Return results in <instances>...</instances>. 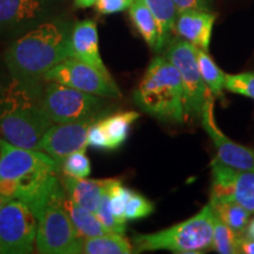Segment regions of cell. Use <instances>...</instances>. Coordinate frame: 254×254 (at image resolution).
I'll use <instances>...</instances> for the list:
<instances>
[{
    "label": "cell",
    "mask_w": 254,
    "mask_h": 254,
    "mask_svg": "<svg viewBox=\"0 0 254 254\" xmlns=\"http://www.w3.org/2000/svg\"><path fill=\"white\" fill-rule=\"evenodd\" d=\"M135 104L161 120L183 123L184 91L180 73L165 57H155L136 86Z\"/></svg>",
    "instance_id": "277c9868"
},
{
    "label": "cell",
    "mask_w": 254,
    "mask_h": 254,
    "mask_svg": "<svg viewBox=\"0 0 254 254\" xmlns=\"http://www.w3.org/2000/svg\"><path fill=\"white\" fill-rule=\"evenodd\" d=\"M212 201H236L254 213V171H240L212 163Z\"/></svg>",
    "instance_id": "8fae6325"
},
{
    "label": "cell",
    "mask_w": 254,
    "mask_h": 254,
    "mask_svg": "<svg viewBox=\"0 0 254 254\" xmlns=\"http://www.w3.org/2000/svg\"><path fill=\"white\" fill-rule=\"evenodd\" d=\"M213 94L208 92L201 113V124L213 140L221 164L240 171H254V150L233 141L221 132L214 119Z\"/></svg>",
    "instance_id": "7c38bea8"
},
{
    "label": "cell",
    "mask_w": 254,
    "mask_h": 254,
    "mask_svg": "<svg viewBox=\"0 0 254 254\" xmlns=\"http://www.w3.org/2000/svg\"><path fill=\"white\" fill-rule=\"evenodd\" d=\"M41 88V104L53 124H66L98 118L103 111L101 97L46 81Z\"/></svg>",
    "instance_id": "52a82bcc"
},
{
    "label": "cell",
    "mask_w": 254,
    "mask_h": 254,
    "mask_svg": "<svg viewBox=\"0 0 254 254\" xmlns=\"http://www.w3.org/2000/svg\"><path fill=\"white\" fill-rule=\"evenodd\" d=\"M111 179L107 180L106 186L101 193V198L99 201V206H98L97 212L95 214L98 215L99 220L103 222V225L112 233H118V234H124L125 233V225L120 224V222L117 220L116 217H114L112 213V209H111L110 205V194H109V185H110Z\"/></svg>",
    "instance_id": "83f0119b"
},
{
    "label": "cell",
    "mask_w": 254,
    "mask_h": 254,
    "mask_svg": "<svg viewBox=\"0 0 254 254\" xmlns=\"http://www.w3.org/2000/svg\"><path fill=\"white\" fill-rule=\"evenodd\" d=\"M225 88L232 93L245 95L254 100V72L226 74Z\"/></svg>",
    "instance_id": "f1b7e54d"
},
{
    "label": "cell",
    "mask_w": 254,
    "mask_h": 254,
    "mask_svg": "<svg viewBox=\"0 0 254 254\" xmlns=\"http://www.w3.org/2000/svg\"><path fill=\"white\" fill-rule=\"evenodd\" d=\"M38 219L20 200H6L0 211V253L28 254L36 250Z\"/></svg>",
    "instance_id": "9c48e42d"
},
{
    "label": "cell",
    "mask_w": 254,
    "mask_h": 254,
    "mask_svg": "<svg viewBox=\"0 0 254 254\" xmlns=\"http://www.w3.org/2000/svg\"><path fill=\"white\" fill-rule=\"evenodd\" d=\"M71 57L103 72H109L100 57L99 37L95 21L87 19L78 23L69 34Z\"/></svg>",
    "instance_id": "5bb4252c"
},
{
    "label": "cell",
    "mask_w": 254,
    "mask_h": 254,
    "mask_svg": "<svg viewBox=\"0 0 254 254\" xmlns=\"http://www.w3.org/2000/svg\"><path fill=\"white\" fill-rule=\"evenodd\" d=\"M133 0H97L95 8L100 14H114L129 8Z\"/></svg>",
    "instance_id": "1f68e13d"
},
{
    "label": "cell",
    "mask_w": 254,
    "mask_h": 254,
    "mask_svg": "<svg viewBox=\"0 0 254 254\" xmlns=\"http://www.w3.org/2000/svg\"><path fill=\"white\" fill-rule=\"evenodd\" d=\"M247 236L254 239V219L250 222L249 226H247Z\"/></svg>",
    "instance_id": "d590c367"
},
{
    "label": "cell",
    "mask_w": 254,
    "mask_h": 254,
    "mask_svg": "<svg viewBox=\"0 0 254 254\" xmlns=\"http://www.w3.org/2000/svg\"><path fill=\"white\" fill-rule=\"evenodd\" d=\"M81 253L84 254H131L133 245L124 234L109 233L104 236L82 238Z\"/></svg>",
    "instance_id": "44dd1931"
},
{
    "label": "cell",
    "mask_w": 254,
    "mask_h": 254,
    "mask_svg": "<svg viewBox=\"0 0 254 254\" xmlns=\"http://www.w3.org/2000/svg\"><path fill=\"white\" fill-rule=\"evenodd\" d=\"M107 180L109 179H77L66 177L63 184L66 195L72 201L95 213Z\"/></svg>",
    "instance_id": "e0dca14e"
},
{
    "label": "cell",
    "mask_w": 254,
    "mask_h": 254,
    "mask_svg": "<svg viewBox=\"0 0 254 254\" xmlns=\"http://www.w3.org/2000/svg\"><path fill=\"white\" fill-rule=\"evenodd\" d=\"M241 236H244V234H238L237 232H234L214 214L212 249L215 252L220 254H238L239 253V240Z\"/></svg>",
    "instance_id": "d4e9b609"
},
{
    "label": "cell",
    "mask_w": 254,
    "mask_h": 254,
    "mask_svg": "<svg viewBox=\"0 0 254 254\" xmlns=\"http://www.w3.org/2000/svg\"><path fill=\"white\" fill-rule=\"evenodd\" d=\"M45 12V0H0V33L27 26Z\"/></svg>",
    "instance_id": "2e32d148"
},
{
    "label": "cell",
    "mask_w": 254,
    "mask_h": 254,
    "mask_svg": "<svg viewBox=\"0 0 254 254\" xmlns=\"http://www.w3.org/2000/svg\"><path fill=\"white\" fill-rule=\"evenodd\" d=\"M5 201H6V200H5L4 198H2L1 195H0V211H1V207H2V206H4Z\"/></svg>",
    "instance_id": "8d00e7d4"
},
{
    "label": "cell",
    "mask_w": 254,
    "mask_h": 254,
    "mask_svg": "<svg viewBox=\"0 0 254 254\" xmlns=\"http://www.w3.org/2000/svg\"><path fill=\"white\" fill-rule=\"evenodd\" d=\"M154 205L150 200L146 199L140 193H136L131 190L128 200H127L125 215L127 220H136L147 217L153 213Z\"/></svg>",
    "instance_id": "f546056e"
},
{
    "label": "cell",
    "mask_w": 254,
    "mask_h": 254,
    "mask_svg": "<svg viewBox=\"0 0 254 254\" xmlns=\"http://www.w3.org/2000/svg\"><path fill=\"white\" fill-rule=\"evenodd\" d=\"M239 253L254 254V239L249 236H241L239 240Z\"/></svg>",
    "instance_id": "836d02e7"
},
{
    "label": "cell",
    "mask_w": 254,
    "mask_h": 254,
    "mask_svg": "<svg viewBox=\"0 0 254 254\" xmlns=\"http://www.w3.org/2000/svg\"><path fill=\"white\" fill-rule=\"evenodd\" d=\"M196 58H198L200 74L206 86L215 99H221L224 97L226 74L221 71L206 51L196 49Z\"/></svg>",
    "instance_id": "cb8c5ba5"
},
{
    "label": "cell",
    "mask_w": 254,
    "mask_h": 254,
    "mask_svg": "<svg viewBox=\"0 0 254 254\" xmlns=\"http://www.w3.org/2000/svg\"><path fill=\"white\" fill-rule=\"evenodd\" d=\"M214 214L238 234H244L249 225L251 212L236 201H212L209 200Z\"/></svg>",
    "instance_id": "7402d4cb"
},
{
    "label": "cell",
    "mask_w": 254,
    "mask_h": 254,
    "mask_svg": "<svg viewBox=\"0 0 254 254\" xmlns=\"http://www.w3.org/2000/svg\"><path fill=\"white\" fill-rule=\"evenodd\" d=\"M69 57V34L66 28L47 21L12 43L5 53V64L12 80L41 84L47 71Z\"/></svg>",
    "instance_id": "7a4b0ae2"
},
{
    "label": "cell",
    "mask_w": 254,
    "mask_h": 254,
    "mask_svg": "<svg viewBox=\"0 0 254 254\" xmlns=\"http://www.w3.org/2000/svg\"><path fill=\"white\" fill-rule=\"evenodd\" d=\"M214 213L211 204L204 206L187 220L150 234L133 237V249L142 251H171L174 253H200L212 249Z\"/></svg>",
    "instance_id": "5b68a950"
},
{
    "label": "cell",
    "mask_w": 254,
    "mask_h": 254,
    "mask_svg": "<svg viewBox=\"0 0 254 254\" xmlns=\"http://www.w3.org/2000/svg\"><path fill=\"white\" fill-rule=\"evenodd\" d=\"M64 207L68 213L73 226L75 227L81 238L98 237L112 233L104 226L103 222L99 220L94 212L88 211V209L75 204L67 195H65L64 198Z\"/></svg>",
    "instance_id": "d6986e66"
},
{
    "label": "cell",
    "mask_w": 254,
    "mask_h": 254,
    "mask_svg": "<svg viewBox=\"0 0 254 254\" xmlns=\"http://www.w3.org/2000/svg\"><path fill=\"white\" fill-rule=\"evenodd\" d=\"M215 19L217 17L211 11L180 12L178 13L174 31L196 49L208 52Z\"/></svg>",
    "instance_id": "9a60e30c"
},
{
    "label": "cell",
    "mask_w": 254,
    "mask_h": 254,
    "mask_svg": "<svg viewBox=\"0 0 254 254\" xmlns=\"http://www.w3.org/2000/svg\"><path fill=\"white\" fill-rule=\"evenodd\" d=\"M60 171L65 177L85 179L91 174V161L86 155V150L75 151L68 154L60 163Z\"/></svg>",
    "instance_id": "484cf974"
},
{
    "label": "cell",
    "mask_w": 254,
    "mask_h": 254,
    "mask_svg": "<svg viewBox=\"0 0 254 254\" xmlns=\"http://www.w3.org/2000/svg\"><path fill=\"white\" fill-rule=\"evenodd\" d=\"M129 193H131V190L126 189L119 179H111L109 185L111 209H112V213L117 220L123 225H126L127 220L125 209Z\"/></svg>",
    "instance_id": "4316f807"
},
{
    "label": "cell",
    "mask_w": 254,
    "mask_h": 254,
    "mask_svg": "<svg viewBox=\"0 0 254 254\" xmlns=\"http://www.w3.org/2000/svg\"><path fill=\"white\" fill-rule=\"evenodd\" d=\"M87 146L98 150H109L106 135H105L103 127H101L99 120H95L88 128L87 132Z\"/></svg>",
    "instance_id": "4dcf8cb0"
},
{
    "label": "cell",
    "mask_w": 254,
    "mask_h": 254,
    "mask_svg": "<svg viewBox=\"0 0 254 254\" xmlns=\"http://www.w3.org/2000/svg\"><path fill=\"white\" fill-rule=\"evenodd\" d=\"M41 84L13 80L0 93V138L25 148L39 147L53 125L41 104Z\"/></svg>",
    "instance_id": "3957f363"
},
{
    "label": "cell",
    "mask_w": 254,
    "mask_h": 254,
    "mask_svg": "<svg viewBox=\"0 0 254 254\" xmlns=\"http://www.w3.org/2000/svg\"><path fill=\"white\" fill-rule=\"evenodd\" d=\"M95 120L97 118L53 124L41 138L38 150L44 151L60 164L73 152L86 150L88 128Z\"/></svg>",
    "instance_id": "4fadbf2b"
},
{
    "label": "cell",
    "mask_w": 254,
    "mask_h": 254,
    "mask_svg": "<svg viewBox=\"0 0 254 254\" xmlns=\"http://www.w3.org/2000/svg\"><path fill=\"white\" fill-rule=\"evenodd\" d=\"M97 0H74L75 7L78 8H87L91 7V6L95 5Z\"/></svg>",
    "instance_id": "e575fe53"
},
{
    "label": "cell",
    "mask_w": 254,
    "mask_h": 254,
    "mask_svg": "<svg viewBox=\"0 0 254 254\" xmlns=\"http://www.w3.org/2000/svg\"><path fill=\"white\" fill-rule=\"evenodd\" d=\"M43 81L59 82L65 86L101 98L122 97V92L110 72L100 71L72 57L63 60L47 71L43 77Z\"/></svg>",
    "instance_id": "30bf717a"
},
{
    "label": "cell",
    "mask_w": 254,
    "mask_h": 254,
    "mask_svg": "<svg viewBox=\"0 0 254 254\" xmlns=\"http://www.w3.org/2000/svg\"><path fill=\"white\" fill-rule=\"evenodd\" d=\"M144 2L150 8L152 14L154 15L159 28H160L161 49H163L170 39L171 33L174 31L179 12H178L173 0H144Z\"/></svg>",
    "instance_id": "603a6c76"
},
{
    "label": "cell",
    "mask_w": 254,
    "mask_h": 254,
    "mask_svg": "<svg viewBox=\"0 0 254 254\" xmlns=\"http://www.w3.org/2000/svg\"><path fill=\"white\" fill-rule=\"evenodd\" d=\"M178 12L186 11H211V0H173Z\"/></svg>",
    "instance_id": "d6a6232c"
},
{
    "label": "cell",
    "mask_w": 254,
    "mask_h": 254,
    "mask_svg": "<svg viewBox=\"0 0 254 254\" xmlns=\"http://www.w3.org/2000/svg\"><path fill=\"white\" fill-rule=\"evenodd\" d=\"M164 57L176 66L182 77L185 120L201 119L202 107L211 91L200 74L196 47L183 38H177L168 44Z\"/></svg>",
    "instance_id": "ba28073f"
},
{
    "label": "cell",
    "mask_w": 254,
    "mask_h": 254,
    "mask_svg": "<svg viewBox=\"0 0 254 254\" xmlns=\"http://www.w3.org/2000/svg\"><path fill=\"white\" fill-rule=\"evenodd\" d=\"M60 164L36 148L15 146L0 138V195L20 200L38 214L58 189Z\"/></svg>",
    "instance_id": "6da1fadb"
},
{
    "label": "cell",
    "mask_w": 254,
    "mask_h": 254,
    "mask_svg": "<svg viewBox=\"0 0 254 254\" xmlns=\"http://www.w3.org/2000/svg\"><path fill=\"white\" fill-rule=\"evenodd\" d=\"M66 193L59 186L37 214L36 250L43 254L81 253L82 238L79 236L65 207Z\"/></svg>",
    "instance_id": "8992f818"
},
{
    "label": "cell",
    "mask_w": 254,
    "mask_h": 254,
    "mask_svg": "<svg viewBox=\"0 0 254 254\" xmlns=\"http://www.w3.org/2000/svg\"><path fill=\"white\" fill-rule=\"evenodd\" d=\"M140 117L135 111L119 112L106 118L100 119L99 123L106 135L109 150H116L126 141L132 124Z\"/></svg>",
    "instance_id": "ffe728a7"
},
{
    "label": "cell",
    "mask_w": 254,
    "mask_h": 254,
    "mask_svg": "<svg viewBox=\"0 0 254 254\" xmlns=\"http://www.w3.org/2000/svg\"><path fill=\"white\" fill-rule=\"evenodd\" d=\"M128 13L136 31L140 33L148 47L154 51H160V28L144 0H133L128 8Z\"/></svg>",
    "instance_id": "ac0fdd59"
}]
</instances>
